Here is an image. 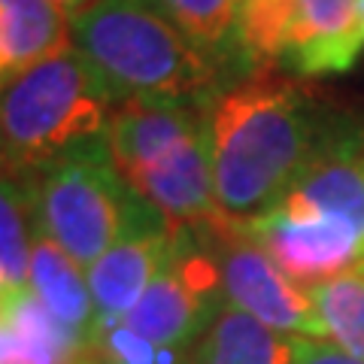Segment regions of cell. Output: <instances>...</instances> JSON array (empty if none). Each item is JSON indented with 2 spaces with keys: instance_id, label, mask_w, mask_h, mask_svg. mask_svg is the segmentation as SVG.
<instances>
[{
  "instance_id": "cell-16",
  "label": "cell",
  "mask_w": 364,
  "mask_h": 364,
  "mask_svg": "<svg viewBox=\"0 0 364 364\" xmlns=\"http://www.w3.org/2000/svg\"><path fill=\"white\" fill-rule=\"evenodd\" d=\"M37 231V170H0V273L9 289H28Z\"/></svg>"
},
{
  "instance_id": "cell-7",
  "label": "cell",
  "mask_w": 364,
  "mask_h": 364,
  "mask_svg": "<svg viewBox=\"0 0 364 364\" xmlns=\"http://www.w3.org/2000/svg\"><path fill=\"white\" fill-rule=\"evenodd\" d=\"M273 255V261L304 289L322 286L364 264V237L346 225L291 207H273L255 222H240Z\"/></svg>"
},
{
  "instance_id": "cell-5",
  "label": "cell",
  "mask_w": 364,
  "mask_h": 364,
  "mask_svg": "<svg viewBox=\"0 0 364 364\" xmlns=\"http://www.w3.org/2000/svg\"><path fill=\"white\" fill-rule=\"evenodd\" d=\"M222 306L219 270L200 228H173V249L164 270L122 322L155 346L188 352Z\"/></svg>"
},
{
  "instance_id": "cell-1",
  "label": "cell",
  "mask_w": 364,
  "mask_h": 364,
  "mask_svg": "<svg viewBox=\"0 0 364 364\" xmlns=\"http://www.w3.org/2000/svg\"><path fill=\"white\" fill-rule=\"evenodd\" d=\"M331 122L313 91L255 70L207 104L215 207L228 222H255L289 195Z\"/></svg>"
},
{
  "instance_id": "cell-22",
  "label": "cell",
  "mask_w": 364,
  "mask_h": 364,
  "mask_svg": "<svg viewBox=\"0 0 364 364\" xmlns=\"http://www.w3.org/2000/svg\"><path fill=\"white\" fill-rule=\"evenodd\" d=\"M6 167H13L6 161V152H4V143H0V170H6Z\"/></svg>"
},
{
  "instance_id": "cell-12",
  "label": "cell",
  "mask_w": 364,
  "mask_h": 364,
  "mask_svg": "<svg viewBox=\"0 0 364 364\" xmlns=\"http://www.w3.org/2000/svg\"><path fill=\"white\" fill-rule=\"evenodd\" d=\"M70 46V13L55 0H0V88Z\"/></svg>"
},
{
  "instance_id": "cell-10",
  "label": "cell",
  "mask_w": 364,
  "mask_h": 364,
  "mask_svg": "<svg viewBox=\"0 0 364 364\" xmlns=\"http://www.w3.org/2000/svg\"><path fill=\"white\" fill-rule=\"evenodd\" d=\"M122 179L143 200H149L176 231L179 228H207L222 219L219 207H215L207 134L188 143L186 149H179L176 155H170L167 161L134 170Z\"/></svg>"
},
{
  "instance_id": "cell-6",
  "label": "cell",
  "mask_w": 364,
  "mask_h": 364,
  "mask_svg": "<svg viewBox=\"0 0 364 364\" xmlns=\"http://www.w3.org/2000/svg\"><path fill=\"white\" fill-rule=\"evenodd\" d=\"M200 234L219 270L225 304L249 313L279 334L325 340L310 289L298 286L246 231V225L219 219L200 228Z\"/></svg>"
},
{
  "instance_id": "cell-15",
  "label": "cell",
  "mask_w": 364,
  "mask_h": 364,
  "mask_svg": "<svg viewBox=\"0 0 364 364\" xmlns=\"http://www.w3.org/2000/svg\"><path fill=\"white\" fill-rule=\"evenodd\" d=\"M152 4L225 76L231 67L249 76L240 49V0H152Z\"/></svg>"
},
{
  "instance_id": "cell-4",
  "label": "cell",
  "mask_w": 364,
  "mask_h": 364,
  "mask_svg": "<svg viewBox=\"0 0 364 364\" xmlns=\"http://www.w3.org/2000/svg\"><path fill=\"white\" fill-rule=\"evenodd\" d=\"M149 200L122 179L107 136L37 170V225L82 270L136 225L158 219Z\"/></svg>"
},
{
  "instance_id": "cell-9",
  "label": "cell",
  "mask_w": 364,
  "mask_h": 364,
  "mask_svg": "<svg viewBox=\"0 0 364 364\" xmlns=\"http://www.w3.org/2000/svg\"><path fill=\"white\" fill-rule=\"evenodd\" d=\"M170 249H173V228L164 215L131 228L122 240L112 243L85 270L97 318L122 322L152 286V279L164 270Z\"/></svg>"
},
{
  "instance_id": "cell-24",
  "label": "cell",
  "mask_w": 364,
  "mask_h": 364,
  "mask_svg": "<svg viewBox=\"0 0 364 364\" xmlns=\"http://www.w3.org/2000/svg\"><path fill=\"white\" fill-rule=\"evenodd\" d=\"M79 364H88V361H85V358H82V361H79Z\"/></svg>"
},
{
  "instance_id": "cell-18",
  "label": "cell",
  "mask_w": 364,
  "mask_h": 364,
  "mask_svg": "<svg viewBox=\"0 0 364 364\" xmlns=\"http://www.w3.org/2000/svg\"><path fill=\"white\" fill-rule=\"evenodd\" d=\"M294 0H240V49L249 73L286 61Z\"/></svg>"
},
{
  "instance_id": "cell-19",
  "label": "cell",
  "mask_w": 364,
  "mask_h": 364,
  "mask_svg": "<svg viewBox=\"0 0 364 364\" xmlns=\"http://www.w3.org/2000/svg\"><path fill=\"white\" fill-rule=\"evenodd\" d=\"M291 364H364L361 358L349 355L331 340L316 337H294V361Z\"/></svg>"
},
{
  "instance_id": "cell-8",
  "label": "cell",
  "mask_w": 364,
  "mask_h": 364,
  "mask_svg": "<svg viewBox=\"0 0 364 364\" xmlns=\"http://www.w3.org/2000/svg\"><path fill=\"white\" fill-rule=\"evenodd\" d=\"M210 104V100H207ZM207 104L128 97L112 107L107 146L122 176L167 161L207 134Z\"/></svg>"
},
{
  "instance_id": "cell-23",
  "label": "cell",
  "mask_w": 364,
  "mask_h": 364,
  "mask_svg": "<svg viewBox=\"0 0 364 364\" xmlns=\"http://www.w3.org/2000/svg\"><path fill=\"white\" fill-rule=\"evenodd\" d=\"M358 18H361V31H364V0H358Z\"/></svg>"
},
{
  "instance_id": "cell-11",
  "label": "cell",
  "mask_w": 364,
  "mask_h": 364,
  "mask_svg": "<svg viewBox=\"0 0 364 364\" xmlns=\"http://www.w3.org/2000/svg\"><path fill=\"white\" fill-rule=\"evenodd\" d=\"M364 49L358 0H294L282 67L294 76H331L355 67Z\"/></svg>"
},
{
  "instance_id": "cell-2",
  "label": "cell",
  "mask_w": 364,
  "mask_h": 364,
  "mask_svg": "<svg viewBox=\"0 0 364 364\" xmlns=\"http://www.w3.org/2000/svg\"><path fill=\"white\" fill-rule=\"evenodd\" d=\"M70 43L104 76L116 104L128 97L207 104L225 82L152 0H95L70 16Z\"/></svg>"
},
{
  "instance_id": "cell-3",
  "label": "cell",
  "mask_w": 364,
  "mask_h": 364,
  "mask_svg": "<svg viewBox=\"0 0 364 364\" xmlns=\"http://www.w3.org/2000/svg\"><path fill=\"white\" fill-rule=\"evenodd\" d=\"M116 107L109 85L70 43L0 88V143L6 161L43 170L107 136Z\"/></svg>"
},
{
  "instance_id": "cell-17",
  "label": "cell",
  "mask_w": 364,
  "mask_h": 364,
  "mask_svg": "<svg viewBox=\"0 0 364 364\" xmlns=\"http://www.w3.org/2000/svg\"><path fill=\"white\" fill-rule=\"evenodd\" d=\"M325 340L364 361V264L310 289Z\"/></svg>"
},
{
  "instance_id": "cell-21",
  "label": "cell",
  "mask_w": 364,
  "mask_h": 364,
  "mask_svg": "<svg viewBox=\"0 0 364 364\" xmlns=\"http://www.w3.org/2000/svg\"><path fill=\"white\" fill-rule=\"evenodd\" d=\"M85 361H88V364H109V361H104L100 355H95V352H91V349L85 352Z\"/></svg>"
},
{
  "instance_id": "cell-20",
  "label": "cell",
  "mask_w": 364,
  "mask_h": 364,
  "mask_svg": "<svg viewBox=\"0 0 364 364\" xmlns=\"http://www.w3.org/2000/svg\"><path fill=\"white\" fill-rule=\"evenodd\" d=\"M55 4H58V6H64L67 9V13H79V9H85L88 4H95V0H55Z\"/></svg>"
},
{
  "instance_id": "cell-14",
  "label": "cell",
  "mask_w": 364,
  "mask_h": 364,
  "mask_svg": "<svg viewBox=\"0 0 364 364\" xmlns=\"http://www.w3.org/2000/svg\"><path fill=\"white\" fill-rule=\"evenodd\" d=\"M294 337L273 331L249 313L225 304L200 340L188 349L186 364H291Z\"/></svg>"
},
{
  "instance_id": "cell-13",
  "label": "cell",
  "mask_w": 364,
  "mask_h": 364,
  "mask_svg": "<svg viewBox=\"0 0 364 364\" xmlns=\"http://www.w3.org/2000/svg\"><path fill=\"white\" fill-rule=\"evenodd\" d=\"M31 291L55 318H61L67 328H73L82 337H95L97 328V306L91 298L88 279L82 267L64 252L58 243H52L43 231H37L31 246Z\"/></svg>"
}]
</instances>
